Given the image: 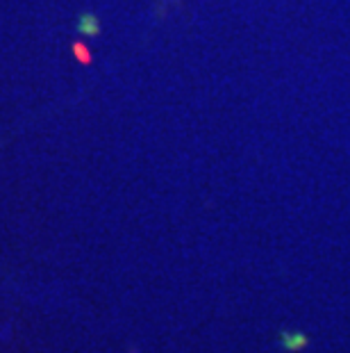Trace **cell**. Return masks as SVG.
I'll return each instance as SVG.
<instances>
[{"label": "cell", "mask_w": 350, "mask_h": 353, "mask_svg": "<svg viewBox=\"0 0 350 353\" xmlns=\"http://www.w3.org/2000/svg\"><path fill=\"white\" fill-rule=\"evenodd\" d=\"M73 50H76V57L80 59V62H85V64L91 62V57L87 55V48L82 46V43H73Z\"/></svg>", "instance_id": "obj_2"}, {"label": "cell", "mask_w": 350, "mask_h": 353, "mask_svg": "<svg viewBox=\"0 0 350 353\" xmlns=\"http://www.w3.org/2000/svg\"><path fill=\"white\" fill-rule=\"evenodd\" d=\"M80 32H85V34H96V32H98V23H96V17H91V14L82 17V21H80Z\"/></svg>", "instance_id": "obj_1"}]
</instances>
